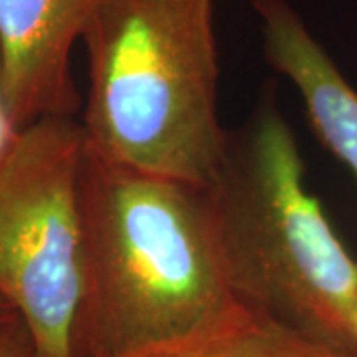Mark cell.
<instances>
[{
	"mask_svg": "<svg viewBox=\"0 0 357 357\" xmlns=\"http://www.w3.org/2000/svg\"><path fill=\"white\" fill-rule=\"evenodd\" d=\"M82 300L74 357H119L238 306L206 185L117 165L88 149L79 173Z\"/></svg>",
	"mask_w": 357,
	"mask_h": 357,
	"instance_id": "6da1fadb",
	"label": "cell"
},
{
	"mask_svg": "<svg viewBox=\"0 0 357 357\" xmlns=\"http://www.w3.org/2000/svg\"><path fill=\"white\" fill-rule=\"evenodd\" d=\"M206 192L236 302L357 356V260L307 191L306 167L274 88L229 131Z\"/></svg>",
	"mask_w": 357,
	"mask_h": 357,
	"instance_id": "7a4b0ae2",
	"label": "cell"
},
{
	"mask_svg": "<svg viewBox=\"0 0 357 357\" xmlns=\"http://www.w3.org/2000/svg\"><path fill=\"white\" fill-rule=\"evenodd\" d=\"M82 40L88 149L135 171L208 185L229 137L217 107L215 0H105Z\"/></svg>",
	"mask_w": 357,
	"mask_h": 357,
	"instance_id": "3957f363",
	"label": "cell"
},
{
	"mask_svg": "<svg viewBox=\"0 0 357 357\" xmlns=\"http://www.w3.org/2000/svg\"><path fill=\"white\" fill-rule=\"evenodd\" d=\"M86 143L76 115H50L20 129L0 161V294L36 357H74Z\"/></svg>",
	"mask_w": 357,
	"mask_h": 357,
	"instance_id": "277c9868",
	"label": "cell"
},
{
	"mask_svg": "<svg viewBox=\"0 0 357 357\" xmlns=\"http://www.w3.org/2000/svg\"><path fill=\"white\" fill-rule=\"evenodd\" d=\"M105 0H0V64L16 129L79 107L70 62Z\"/></svg>",
	"mask_w": 357,
	"mask_h": 357,
	"instance_id": "5b68a950",
	"label": "cell"
},
{
	"mask_svg": "<svg viewBox=\"0 0 357 357\" xmlns=\"http://www.w3.org/2000/svg\"><path fill=\"white\" fill-rule=\"evenodd\" d=\"M264 58L298 89L319 141L357 178V89L288 0H252Z\"/></svg>",
	"mask_w": 357,
	"mask_h": 357,
	"instance_id": "8992f818",
	"label": "cell"
},
{
	"mask_svg": "<svg viewBox=\"0 0 357 357\" xmlns=\"http://www.w3.org/2000/svg\"><path fill=\"white\" fill-rule=\"evenodd\" d=\"M119 357H357L319 344L243 304L195 332Z\"/></svg>",
	"mask_w": 357,
	"mask_h": 357,
	"instance_id": "52a82bcc",
	"label": "cell"
},
{
	"mask_svg": "<svg viewBox=\"0 0 357 357\" xmlns=\"http://www.w3.org/2000/svg\"><path fill=\"white\" fill-rule=\"evenodd\" d=\"M0 357H36L32 335L20 316L0 326Z\"/></svg>",
	"mask_w": 357,
	"mask_h": 357,
	"instance_id": "ba28073f",
	"label": "cell"
},
{
	"mask_svg": "<svg viewBox=\"0 0 357 357\" xmlns=\"http://www.w3.org/2000/svg\"><path fill=\"white\" fill-rule=\"evenodd\" d=\"M18 129L10 119L8 107H6V98H4V84H2V64H0V161L8 153L13 143L18 137Z\"/></svg>",
	"mask_w": 357,
	"mask_h": 357,
	"instance_id": "9c48e42d",
	"label": "cell"
},
{
	"mask_svg": "<svg viewBox=\"0 0 357 357\" xmlns=\"http://www.w3.org/2000/svg\"><path fill=\"white\" fill-rule=\"evenodd\" d=\"M16 316H18L16 310H14V307L2 298V294H0V326L6 324V321H10V319H14Z\"/></svg>",
	"mask_w": 357,
	"mask_h": 357,
	"instance_id": "30bf717a",
	"label": "cell"
},
{
	"mask_svg": "<svg viewBox=\"0 0 357 357\" xmlns=\"http://www.w3.org/2000/svg\"><path fill=\"white\" fill-rule=\"evenodd\" d=\"M356 333H357V312H356Z\"/></svg>",
	"mask_w": 357,
	"mask_h": 357,
	"instance_id": "8fae6325",
	"label": "cell"
}]
</instances>
